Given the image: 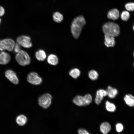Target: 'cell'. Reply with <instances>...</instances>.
<instances>
[{
    "label": "cell",
    "mask_w": 134,
    "mask_h": 134,
    "mask_svg": "<svg viewBox=\"0 0 134 134\" xmlns=\"http://www.w3.org/2000/svg\"><path fill=\"white\" fill-rule=\"evenodd\" d=\"M27 80L29 83L35 85H39L42 81L41 78L37 73L34 72H31L28 74Z\"/></svg>",
    "instance_id": "obj_8"
},
{
    "label": "cell",
    "mask_w": 134,
    "mask_h": 134,
    "mask_svg": "<svg viewBox=\"0 0 134 134\" xmlns=\"http://www.w3.org/2000/svg\"><path fill=\"white\" fill-rule=\"evenodd\" d=\"M105 107L107 111L111 112H114L116 109L115 105L108 101L105 102Z\"/></svg>",
    "instance_id": "obj_22"
},
{
    "label": "cell",
    "mask_w": 134,
    "mask_h": 134,
    "mask_svg": "<svg viewBox=\"0 0 134 134\" xmlns=\"http://www.w3.org/2000/svg\"><path fill=\"white\" fill-rule=\"evenodd\" d=\"M111 129V125L109 123L107 122L102 123L100 127V132L104 134H107L110 131Z\"/></svg>",
    "instance_id": "obj_14"
},
{
    "label": "cell",
    "mask_w": 134,
    "mask_h": 134,
    "mask_svg": "<svg viewBox=\"0 0 134 134\" xmlns=\"http://www.w3.org/2000/svg\"><path fill=\"white\" fill-rule=\"evenodd\" d=\"M104 34L115 37L118 36L120 33L119 25L112 22H108L104 24L102 27Z\"/></svg>",
    "instance_id": "obj_2"
},
{
    "label": "cell",
    "mask_w": 134,
    "mask_h": 134,
    "mask_svg": "<svg viewBox=\"0 0 134 134\" xmlns=\"http://www.w3.org/2000/svg\"><path fill=\"white\" fill-rule=\"evenodd\" d=\"M80 74V70L77 68H74L70 70L69 72V74L72 78L76 79L79 77Z\"/></svg>",
    "instance_id": "obj_21"
},
{
    "label": "cell",
    "mask_w": 134,
    "mask_h": 134,
    "mask_svg": "<svg viewBox=\"0 0 134 134\" xmlns=\"http://www.w3.org/2000/svg\"><path fill=\"white\" fill-rule=\"evenodd\" d=\"M15 58L20 65L24 66L29 65L31 62L30 57L25 51L21 50L17 53Z\"/></svg>",
    "instance_id": "obj_4"
},
{
    "label": "cell",
    "mask_w": 134,
    "mask_h": 134,
    "mask_svg": "<svg viewBox=\"0 0 134 134\" xmlns=\"http://www.w3.org/2000/svg\"><path fill=\"white\" fill-rule=\"evenodd\" d=\"M5 13V10L4 8L0 6V17L3 16Z\"/></svg>",
    "instance_id": "obj_29"
},
{
    "label": "cell",
    "mask_w": 134,
    "mask_h": 134,
    "mask_svg": "<svg viewBox=\"0 0 134 134\" xmlns=\"http://www.w3.org/2000/svg\"><path fill=\"white\" fill-rule=\"evenodd\" d=\"M1 19L0 18V24L1 23Z\"/></svg>",
    "instance_id": "obj_31"
},
{
    "label": "cell",
    "mask_w": 134,
    "mask_h": 134,
    "mask_svg": "<svg viewBox=\"0 0 134 134\" xmlns=\"http://www.w3.org/2000/svg\"><path fill=\"white\" fill-rule=\"evenodd\" d=\"M88 75L89 78L93 80L97 79L99 76L98 72L94 70H91L89 71L88 73Z\"/></svg>",
    "instance_id": "obj_23"
},
{
    "label": "cell",
    "mask_w": 134,
    "mask_h": 134,
    "mask_svg": "<svg viewBox=\"0 0 134 134\" xmlns=\"http://www.w3.org/2000/svg\"><path fill=\"white\" fill-rule=\"evenodd\" d=\"M13 39L10 38H6L0 40V50H7L9 51H12L15 44Z\"/></svg>",
    "instance_id": "obj_5"
},
{
    "label": "cell",
    "mask_w": 134,
    "mask_h": 134,
    "mask_svg": "<svg viewBox=\"0 0 134 134\" xmlns=\"http://www.w3.org/2000/svg\"><path fill=\"white\" fill-rule=\"evenodd\" d=\"M107 95L110 98H114L117 95L118 92L117 90L115 88H113L112 87L108 86L107 87Z\"/></svg>",
    "instance_id": "obj_18"
},
{
    "label": "cell",
    "mask_w": 134,
    "mask_h": 134,
    "mask_svg": "<svg viewBox=\"0 0 134 134\" xmlns=\"http://www.w3.org/2000/svg\"><path fill=\"white\" fill-rule=\"evenodd\" d=\"M53 19L55 22L60 23L62 21L64 17L63 15L60 13L58 12H56L53 14Z\"/></svg>",
    "instance_id": "obj_20"
},
{
    "label": "cell",
    "mask_w": 134,
    "mask_h": 134,
    "mask_svg": "<svg viewBox=\"0 0 134 134\" xmlns=\"http://www.w3.org/2000/svg\"><path fill=\"white\" fill-rule=\"evenodd\" d=\"M92 100V96L89 94H87L84 96L77 95L73 100V103L76 105L79 106H86L89 105L91 103Z\"/></svg>",
    "instance_id": "obj_3"
},
{
    "label": "cell",
    "mask_w": 134,
    "mask_h": 134,
    "mask_svg": "<svg viewBox=\"0 0 134 134\" xmlns=\"http://www.w3.org/2000/svg\"><path fill=\"white\" fill-rule=\"evenodd\" d=\"M104 43L107 47H114L115 44L114 37L104 34Z\"/></svg>",
    "instance_id": "obj_12"
},
{
    "label": "cell",
    "mask_w": 134,
    "mask_h": 134,
    "mask_svg": "<svg viewBox=\"0 0 134 134\" xmlns=\"http://www.w3.org/2000/svg\"><path fill=\"white\" fill-rule=\"evenodd\" d=\"M52 97L49 94L47 93L43 95L38 99L39 105L45 109L48 108L51 104Z\"/></svg>",
    "instance_id": "obj_6"
},
{
    "label": "cell",
    "mask_w": 134,
    "mask_h": 134,
    "mask_svg": "<svg viewBox=\"0 0 134 134\" xmlns=\"http://www.w3.org/2000/svg\"><path fill=\"white\" fill-rule=\"evenodd\" d=\"M130 17V13L129 11L127 10L123 11L120 15L121 19L124 21H127L129 19Z\"/></svg>",
    "instance_id": "obj_24"
},
{
    "label": "cell",
    "mask_w": 134,
    "mask_h": 134,
    "mask_svg": "<svg viewBox=\"0 0 134 134\" xmlns=\"http://www.w3.org/2000/svg\"><path fill=\"white\" fill-rule=\"evenodd\" d=\"M125 7L127 10L128 11H134V3L133 2H128L126 4Z\"/></svg>",
    "instance_id": "obj_25"
},
{
    "label": "cell",
    "mask_w": 134,
    "mask_h": 134,
    "mask_svg": "<svg viewBox=\"0 0 134 134\" xmlns=\"http://www.w3.org/2000/svg\"><path fill=\"white\" fill-rule=\"evenodd\" d=\"M85 24V20L83 16H79L73 19L71 23V30L72 34L75 38H79L82 28Z\"/></svg>",
    "instance_id": "obj_1"
},
{
    "label": "cell",
    "mask_w": 134,
    "mask_h": 134,
    "mask_svg": "<svg viewBox=\"0 0 134 134\" xmlns=\"http://www.w3.org/2000/svg\"><path fill=\"white\" fill-rule=\"evenodd\" d=\"M133 65H134V63Z\"/></svg>",
    "instance_id": "obj_32"
},
{
    "label": "cell",
    "mask_w": 134,
    "mask_h": 134,
    "mask_svg": "<svg viewBox=\"0 0 134 134\" xmlns=\"http://www.w3.org/2000/svg\"><path fill=\"white\" fill-rule=\"evenodd\" d=\"M116 129L118 132H120L122 131L123 129V126L120 123H118L116 124Z\"/></svg>",
    "instance_id": "obj_27"
},
{
    "label": "cell",
    "mask_w": 134,
    "mask_h": 134,
    "mask_svg": "<svg viewBox=\"0 0 134 134\" xmlns=\"http://www.w3.org/2000/svg\"><path fill=\"white\" fill-rule=\"evenodd\" d=\"M16 121L18 125L22 126L26 124L27 121V118L26 116L24 115H21L17 117Z\"/></svg>",
    "instance_id": "obj_19"
},
{
    "label": "cell",
    "mask_w": 134,
    "mask_h": 134,
    "mask_svg": "<svg viewBox=\"0 0 134 134\" xmlns=\"http://www.w3.org/2000/svg\"><path fill=\"white\" fill-rule=\"evenodd\" d=\"M107 17L109 19L113 20H117L119 17V12L116 9H113L110 10L108 12Z\"/></svg>",
    "instance_id": "obj_13"
},
{
    "label": "cell",
    "mask_w": 134,
    "mask_h": 134,
    "mask_svg": "<svg viewBox=\"0 0 134 134\" xmlns=\"http://www.w3.org/2000/svg\"><path fill=\"white\" fill-rule=\"evenodd\" d=\"M124 100L126 104L129 106H134V97L131 94L125 95Z\"/></svg>",
    "instance_id": "obj_17"
},
{
    "label": "cell",
    "mask_w": 134,
    "mask_h": 134,
    "mask_svg": "<svg viewBox=\"0 0 134 134\" xmlns=\"http://www.w3.org/2000/svg\"><path fill=\"white\" fill-rule=\"evenodd\" d=\"M133 30L134 31V24L133 26Z\"/></svg>",
    "instance_id": "obj_30"
},
{
    "label": "cell",
    "mask_w": 134,
    "mask_h": 134,
    "mask_svg": "<svg viewBox=\"0 0 134 134\" xmlns=\"http://www.w3.org/2000/svg\"><path fill=\"white\" fill-rule=\"evenodd\" d=\"M79 134H89V133L86 130L83 129H80L78 130Z\"/></svg>",
    "instance_id": "obj_28"
},
{
    "label": "cell",
    "mask_w": 134,
    "mask_h": 134,
    "mask_svg": "<svg viewBox=\"0 0 134 134\" xmlns=\"http://www.w3.org/2000/svg\"><path fill=\"white\" fill-rule=\"evenodd\" d=\"M17 42L21 46L28 48L31 47L32 44L31 42V38L28 36L21 35L18 37L16 39Z\"/></svg>",
    "instance_id": "obj_7"
},
{
    "label": "cell",
    "mask_w": 134,
    "mask_h": 134,
    "mask_svg": "<svg viewBox=\"0 0 134 134\" xmlns=\"http://www.w3.org/2000/svg\"></svg>",
    "instance_id": "obj_33"
},
{
    "label": "cell",
    "mask_w": 134,
    "mask_h": 134,
    "mask_svg": "<svg viewBox=\"0 0 134 134\" xmlns=\"http://www.w3.org/2000/svg\"><path fill=\"white\" fill-rule=\"evenodd\" d=\"M10 56L7 53L3 51L0 52V64L6 65L10 62Z\"/></svg>",
    "instance_id": "obj_11"
},
{
    "label": "cell",
    "mask_w": 134,
    "mask_h": 134,
    "mask_svg": "<svg viewBox=\"0 0 134 134\" xmlns=\"http://www.w3.org/2000/svg\"><path fill=\"white\" fill-rule=\"evenodd\" d=\"M35 57L39 61H43L46 58V55L45 52L43 50L39 49L35 53Z\"/></svg>",
    "instance_id": "obj_16"
},
{
    "label": "cell",
    "mask_w": 134,
    "mask_h": 134,
    "mask_svg": "<svg viewBox=\"0 0 134 134\" xmlns=\"http://www.w3.org/2000/svg\"><path fill=\"white\" fill-rule=\"evenodd\" d=\"M6 77L12 83L17 84L19 83V80L15 73L10 69L7 70L5 73Z\"/></svg>",
    "instance_id": "obj_9"
},
{
    "label": "cell",
    "mask_w": 134,
    "mask_h": 134,
    "mask_svg": "<svg viewBox=\"0 0 134 134\" xmlns=\"http://www.w3.org/2000/svg\"><path fill=\"white\" fill-rule=\"evenodd\" d=\"M21 46L17 42L15 43L13 50L14 52L17 53L20 51L21 50Z\"/></svg>",
    "instance_id": "obj_26"
},
{
    "label": "cell",
    "mask_w": 134,
    "mask_h": 134,
    "mask_svg": "<svg viewBox=\"0 0 134 134\" xmlns=\"http://www.w3.org/2000/svg\"><path fill=\"white\" fill-rule=\"evenodd\" d=\"M47 61L49 64L55 66L58 64L59 59L56 55L54 54H51L48 56L47 59Z\"/></svg>",
    "instance_id": "obj_15"
},
{
    "label": "cell",
    "mask_w": 134,
    "mask_h": 134,
    "mask_svg": "<svg viewBox=\"0 0 134 134\" xmlns=\"http://www.w3.org/2000/svg\"><path fill=\"white\" fill-rule=\"evenodd\" d=\"M107 94L106 90L100 89L97 90L95 99L96 103L97 104H100L103 100V97L107 95Z\"/></svg>",
    "instance_id": "obj_10"
}]
</instances>
